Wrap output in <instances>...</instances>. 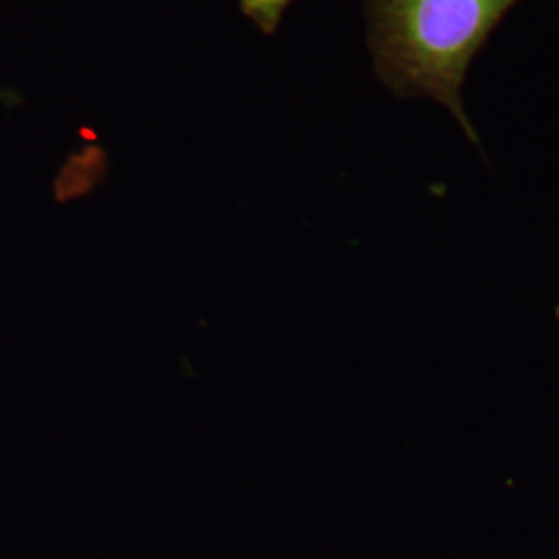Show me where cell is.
<instances>
[{
    "instance_id": "6da1fadb",
    "label": "cell",
    "mask_w": 559,
    "mask_h": 559,
    "mask_svg": "<svg viewBox=\"0 0 559 559\" xmlns=\"http://www.w3.org/2000/svg\"><path fill=\"white\" fill-rule=\"evenodd\" d=\"M519 0H369L376 67L400 96H429L450 108L475 140L460 90L466 69Z\"/></svg>"
},
{
    "instance_id": "7a4b0ae2",
    "label": "cell",
    "mask_w": 559,
    "mask_h": 559,
    "mask_svg": "<svg viewBox=\"0 0 559 559\" xmlns=\"http://www.w3.org/2000/svg\"><path fill=\"white\" fill-rule=\"evenodd\" d=\"M290 2L293 0H240V9L261 32L272 34L276 32L280 20Z\"/></svg>"
},
{
    "instance_id": "3957f363",
    "label": "cell",
    "mask_w": 559,
    "mask_h": 559,
    "mask_svg": "<svg viewBox=\"0 0 559 559\" xmlns=\"http://www.w3.org/2000/svg\"><path fill=\"white\" fill-rule=\"evenodd\" d=\"M558 316H559V309H558Z\"/></svg>"
}]
</instances>
